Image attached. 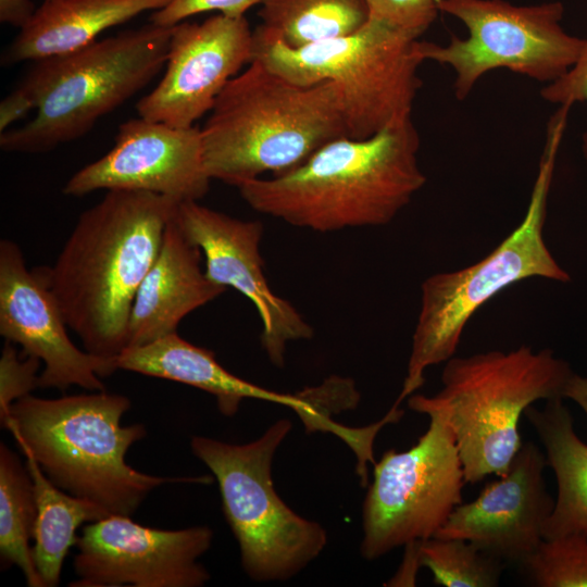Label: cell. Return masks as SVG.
I'll return each mask as SVG.
<instances>
[{"mask_svg":"<svg viewBox=\"0 0 587 587\" xmlns=\"http://www.w3.org/2000/svg\"><path fill=\"white\" fill-rule=\"evenodd\" d=\"M179 202L153 192L108 190L79 215L45 275L87 352L115 360L127 347L136 292Z\"/></svg>","mask_w":587,"mask_h":587,"instance_id":"cell-1","label":"cell"},{"mask_svg":"<svg viewBox=\"0 0 587 587\" xmlns=\"http://www.w3.org/2000/svg\"><path fill=\"white\" fill-rule=\"evenodd\" d=\"M412 118L378 134L340 137L303 163L239 185L255 211L319 233L389 224L426 183Z\"/></svg>","mask_w":587,"mask_h":587,"instance_id":"cell-2","label":"cell"},{"mask_svg":"<svg viewBox=\"0 0 587 587\" xmlns=\"http://www.w3.org/2000/svg\"><path fill=\"white\" fill-rule=\"evenodd\" d=\"M340 137L349 136L333 84L298 85L255 59L227 83L201 128L207 173L236 187L295 168Z\"/></svg>","mask_w":587,"mask_h":587,"instance_id":"cell-3","label":"cell"},{"mask_svg":"<svg viewBox=\"0 0 587 587\" xmlns=\"http://www.w3.org/2000/svg\"><path fill=\"white\" fill-rule=\"evenodd\" d=\"M129 408L126 396L104 390L55 399L28 395L12 403L4 427L57 487L109 514L130 516L163 484L205 479L154 476L128 465V449L146 436L142 424H121Z\"/></svg>","mask_w":587,"mask_h":587,"instance_id":"cell-4","label":"cell"},{"mask_svg":"<svg viewBox=\"0 0 587 587\" xmlns=\"http://www.w3.org/2000/svg\"><path fill=\"white\" fill-rule=\"evenodd\" d=\"M173 27L153 23L36 61L21 83L36 114L1 133L5 152L40 153L88 133L165 65Z\"/></svg>","mask_w":587,"mask_h":587,"instance_id":"cell-5","label":"cell"},{"mask_svg":"<svg viewBox=\"0 0 587 587\" xmlns=\"http://www.w3.org/2000/svg\"><path fill=\"white\" fill-rule=\"evenodd\" d=\"M567 114L551 117L527 210L522 222L488 255L464 268L430 275L421 285V307L400 404L425 383L429 366L454 357L466 323L492 297L527 278L570 282L544 239L547 202Z\"/></svg>","mask_w":587,"mask_h":587,"instance_id":"cell-6","label":"cell"},{"mask_svg":"<svg viewBox=\"0 0 587 587\" xmlns=\"http://www.w3.org/2000/svg\"><path fill=\"white\" fill-rule=\"evenodd\" d=\"M419 38L370 17L352 34L291 48L257 27L252 60L298 85L333 84L348 136L363 139L412 118Z\"/></svg>","mask_w":587,"mask_h":587,"instance_id":"cell-7","label":"cell"},{"mask_svg":"<svg viewBox=\"0 0 587 587\" xmlns=\"http://www.w3.org/2000/svg\"><path fill=\"white\" fill-rule=\"evenodd\" d=\"M574 373L552 350L529 346L452 357L441 389L426 400L451 427L465 483L503 475L522 446L519 423L534 402L563 398Z\"/></svg>","mask_w":587,"mask_h":587,"instance_id":"cell-8","label":"cell"},{"mask_svg":"<svg viewBox=\"0 0 587 587\" xmlns=\"http://www.w3.org/2000/svg\"><path fill=\"white\" fill-rule=\"evenodd\" d=\"M290 429V421L280 419L250 442L229 444L204 436H193L190 441L192 453L217 482L241 566L255 582L294 577L327 544L326 530L292 511L273 484V458Z\"/></svg>","mask_w":587,"mask_h":587,"instance_id":"cell-9","label":"cell"},{"mask_svg":"<svg viewBox=\"0 0 587 587\" xmlns=\"http://www.w3.org/2000/svg\"><path fill=\"white\" fill-rule=\"evenodd\" d=\"M408 405L426 414L429 426L410 449L387 450L374 463L362 505L360 545L370 561L434 537L462 503L464 471L446 414L424 395H411Z\"/></svg>","mask_w":587,"mask_h":587,"instance_id":"cell-10","label":"cell"},{"mask_svg":"<svg viewBox=\"0 0 587 587\" xmlns=\"http://www.w3.org/2000/svg\"><path fill=\"white\" fill-rule=\"evenodd\" d=\"M437 5L463 22L467 37L453 36L445 46L420 40L419 52L423 61L452 67L459 100L497 68L549 84L573 66L585 42L562 28L561 2L519 7L502 0H437Z\"/></svg>","mask_w":587,"mask_h":587,"instance_id":"cell-11","label":"cell"},{"mask_svg":"<svg viewBox=\"0 0 587 587\" xmlns=\"http://www.w3.org/2000/svg\"><path fill=\"white\" fill-rule=\"evenodd\" d=\"M208 526L160 529L111 514L78 536L72 587H200L210 579L198 561L211 547Z\"/></svg>","mask_w":587,"mask_h":587,"instance_id":"cell-12","label":"cell"},{"mask_svg":"<svg viewBox=\"0 0 587 587\" xmlns=\"http://www.w3.org/2000/svg\"><path fill=\"white\" fill-rule=\"evenodd\" d=\"M252 57L253 32L245 16L218 13L173 26L164 75L137 102L138 115L173 127L195 126Z\"/></svg>","mask_w":587,"mask_h":587,"instance_id":"cell-13","label":"cell"},{"mask_svg":"<svg viewBox=\"0 0 587 587\" xmlns=\"http://www.w3.org/2000/svg\"><path fill=\"white\" fill-rule=\"evenodd\" d=\"M45 273L30 272L21 248L0 241V334L23 348V355L43 363L40 388L65 390L78 386L104 390L102 377L117 370L115 360L77 348Z\"/></svg>","mask_w":587,"mask_h":587,"instance_id":"cell-14","label":"cell"},{"mask_svg":"<svg viewBox=\"0 0 587 587\" xmlns=\"http://www.w3.org/2000/svg\"><path fill=\"white\" fill-rule=\"evenodd\" d=\"M174 217L201 250L207 277L236 289L253 303L262 322V347L275 366H283L287 345L312 338L313 328L268 286L260 252L262 223L229 216L198 201L179 202Z\"/></svg>","mask_w":587,"mask_h":587,"instance_id":"cell-15","label":"cell"},{"mask_svg":"<svg viewBox=\"0 0 587 587\" xmlns=\"http://www.w3.org/2000/svg\"><path fill=\"white\" fill-rule=\"evenodd\" d=\"M201 128H179L142 117L123 123L113 148L77 171L63 192L79 197L96 190H135L198 201L209 190Z\"/></svg>","mask_w":587,"mask_h":587,"instance_id":"cell-16","label":"cell"},{"mask_svg":"<svg viewBox=\"0 0 587 587\" xmlns=\"http://www.w3.org/2000/svg\"><path fill=\"white\" fill-rule=\"evenodd\" d=\"M115 363L117 370L203 390L215 397L220 412L227 417L237 413L245 399H259L294 410L308 433L329 432L342 438L348 432V426L332 419L333 414L347 409L345 391L333 378L297 394L268 390L228 372L217 362L213 351L185 340L177 333L125 348Z\"/></svg>","mask_w":587,"mask_h":587,"instance_id":"cell-17","label":"cell"},{"mask_svg":"<svg viewBox=\"0 0 587 587\" xmlns=\"http://www.w3.org/2000/svg\"><path fill=\"white\" fill-rule=\"evenodd\" d=\"M545 452L523 442L508 471L478 497L459 504L434 537L465 539L504 561L522 562L545 539L554 499L548 492Z\"/></svg>","mask_w":587,"mask_h":587,"instance_id":"cell-18","label":"cell"},{"mask_svg":"<svg viewBox=\"0 0 587 587\" xmlns=\"http://www.w3.org/2000/svg\"><path fill=\"white\" fill-rule=\"evenodd\" d=\"M201 258V250L187 238L173 214L157 259L136 292L126 348L177 333L186 315L226 291L207 277Z\"/></svg>","mask_w":587,"mask_h":587,"instance_id":"cell-19","label":"cell"},{"mask_svg":"<svg viewBox=\"0 0 587 587\" xmlns=\"http://www.w3.org/2000/svg\"><path fill=\"white\" fill-rule=\"evenodd\" d=\"M171 0H45L2 55V64L38 61L78 50L105 29Z\"/></svg>","mask_w":587,"mask_h":587,"instance_id":"cell-20","label":"cell"},{"mask_svg":"<svg viewBox=\"0 0 587 587\" xmlns=\"http://www.w3.org/2000/svg\"><path fill=\"white\" fill-rule=\"evenodd\" d=\"M524 415L542 444L558 485L544 538L587 534V444L578 438L562 398L547 400L542 409L529 405Z\"/></svg>","mask_w":587,"mask_h":587,"instance_id":"cell-21","label":"cell"},{"mask_svg":"<svg viewBox=\"0 0 587 587\" xmlns=\"http://www.w3.org/2000/svg\"><path fill=\"white\" fill-rule=\"evenodd\" d=\"M23 454L33 480L37 507L33 560L45 587H54L60 583L64 559L77 542V528L83 523L111 514L99 504L57 487L30 454Z\"/></svg>","mask_w":587,"mask_h":587,"instance_id":"cell-22","label":"cell"},{"mask_svg":"<svg viewBox=\"0 0 587 587\" xmlns=\"http://www.w3.org/2000/svg\"><path fill=\"white\" fill-rule=\"evenodd\" d=\"M258 26L291 48L346 36L370 20L365 0H263Z\"/></svg>","mask_w":587,"mask_h":587,"instance_id":"cell-23","label":"cell"},{"mask_svg":"<svg viewBox=\"0 0 587 587\" xmlns=\"http://www.w3.org/2000/svg\"><path fill=\"white\" fill-rule=\"evenodd\" d=\"M37 507L33 480L20 458L0 445V555L4 567L17 566L30 587H45L29 545Z\"/></svg>","mask_w":587,"mask_h":587,"instance_id":"cell-24","label":"cell"},{"mask_svg":"<svg viewBox=\"0 0 587 587\" xmlns=\"http://www.w3.org/2000/svg\"><path fill=\"white\" fill-rule=\"evenodd\" d=\"M420 562L445 587H496L504 569V561L460 538L421 540Z\"/></svg>","mask_w":587,"mask_h":587,"instance_id":"cell-25","label":"cell"},{"mask_svg":"<svg viewBox=\"0 0 587 587\" xmlns=\"http://www.w3.org/2000/svg\"><path fill=\"white\" fill-rule=\"evenodd\" d=\"M519 564L534 586L587 587V534L544 539Z\"/></svg>","mask_w":587,"mask_h":587,"instance_id":"cell-26","label":"cell"},{"mask_svg":"<svg viewBox=\"0 0 587 587\" xmlns=\"http://www.w3.org/2000/svg\"><path fill=\"white\" fill-rule=\"evenodd\" d=\"M41 361L32 355H18L12 342L5 340L0 358V421L4 427L10 408L16 400L39 387Z\"/></svg>","mask_w":587,"mask_h":587,"instance_id":"cell-27","label":"cell"},{"mask_svg":"<svg viewBox=\"0 0 587 587\" xmlns=\"http://www.w3.org/2000/svg\"><path fill=\"white\" fill-rule=\"evenodd\" d=\"M370 17L417 37L432 25L438 14L437 0H365Z\"/></svg>","mask_w":587,"mask_h":587,"instance_id":"cell-28","label":"cell"},{"mask_svg":"<svg viewBox=\"0 0 587 587\" xmlns=\"http://www.w3.org/2000/svg\"><path fill=\"white\" fill-rule=\"evenodd\" d=\"M263 0H171L165 7L152 11L150 22L164 27H173L195 14L217 11L229 17H241Z\"/></svg>","mask_w":587,"mask_h":587,"instance_id":"cell-29","label":"cell"},{"mask_svg":"<svg viewBox=\"0 0 587 587\" xmlns=\"http://www.w3.org/2000/svg\"><path fill=\"white\" fill-rule=\"evenodd\" d=\"M541 97L560 107L571 108L577 102H587V38L573 66L560 78L546 84ZM583 154L587 163V132L583 136Z\"/></svg>","mask_w":587,"mask_h":587,"instance_id":"cell-30","label":"cell"},{"mask_svg":"<svg viewBox=\"0 0 587 587\" xmlns=\"http://www.w3.org/2000/svg\"><path fill=\"white\" fill-rule=\"evenodd\" d=\"M33 109L35 107L27 92L20 86L15 88L0 103V132H5Z\"/></svg>","mask_w":587,"mask_h":587,"instance_id":"cell-31","label":"cell"},{"mask_svg":"<svg viewBox=\"0 0 587 587\" xmlns=\"http://www.w3.org/2000/svg\"><path fill=\"white\" fill-rule=\"evenodd\" d=\"M420 544L415 540L404 546V555L396 574L388 580L387 586H414L417 571L421 567Z\"/></svg>","mask_w":587,"mask_h":587,"instance_id":"cell-32","label":"cell"},{"mask_svg":"<svg viewBox=\"0 0 587 587\" xmlns=\"http://www.w3.org/2000/svg\"><path fill=\"white\" fill-rule=\"evenodd\" d=\"M30 0H0V21L22 27L34 14Z\"/></svg>","mask_w":587,"mask_h":587,"instance_id":"cell-33","label":"cell"},{"mask_svg":"<svg viewBox=\"0 0 587 587\" xmlns=\"http://www.w3.org/2000/svg\"><path fill=\"white\" fill-rule=\"evenodd\" d=\"M563 398L576 402L587 415V377L574 373L566 383Z\"/></svg>","mask_w":587,"mask_h":587,"instance_id":"cell-34","label":"cell"},{"mask_svg":"<svg viewBox=\"0 0 587 587\" xmlns=\"http://www.w3.org/2000/svg\"><path fill=\"white\" fill-rule=\"evenodd\" d=\"M383 420H385L386 425H387V424H388V420H387L386 417H383ZM373 463H374V462H373ZM357 471H358L359 473H365V472L367 471V469L364 470V471H361V470H358V467H357Z\"/></svg>","mask_w":587,"mask_h":587,"instance_id":"cell-35","label":"cell"}]
</instances>
